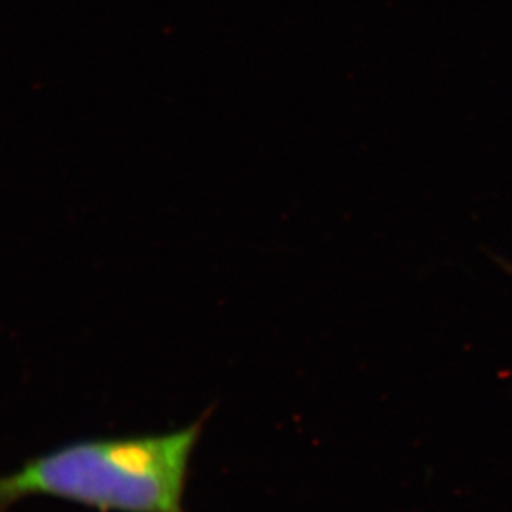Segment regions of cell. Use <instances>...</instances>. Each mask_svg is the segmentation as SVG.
<instances>
[{
  "instance_id": "6da1fadb",
  "label": "cell",
  "mask_w": 512,
  "mask_h": 512,
  "mask_svg": "<svg viewBox=\"0 0 512 512\" xmlns=\"http://www.w3.org/2000/svg\"><path fill=\"white\" fill-rule=\"evenodd\" d=\"M210 411L162 434L82 439L0 476V512L45 496L99 512H187L193 453Z\"/></svg>"
}]
</instances>
